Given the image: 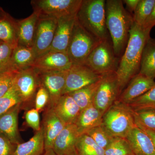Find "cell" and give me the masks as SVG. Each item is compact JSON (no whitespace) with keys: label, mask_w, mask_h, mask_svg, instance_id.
<instances>
[{"label":"cell","mask_w":155,"mask_h":155,"mask_svg":"<svg viewBox=\"0 0 155 155\" xmlns=\"http://www.w3.org/2000/svg\"><path fill=\"white\" fill-rule=\"evenodd\" d=\"M102 125L114 137L125 138L136 126L133 110L117 100L104 114Z\"/></svg>","instance_id":"obj_4"},{"label":"cell","mask_w":155,"mask_h":155,"mask_svg":"<svg viewBox=\"0 0 155 155\" xmlns=\"http://www.w3.org/2000/svg\"><path fill=\"white\" fill-rule=\"evenodd\" d=\"M17 145L12 143L8 137L0 133V155H13Z\"/></svg>","instance_id":"obj_39"},{"label":"cell","mask_w":155,"mask_h":155,"mask_svg":"<svg viewBox=\"0 0 155 155\" xmlns=\"http://www.w3.org/2000/svg\"><path fill=\"white\" fill-rule=\"evenodd\" d=\"M53 108L66 125L75 124L81 112L80 108L69 94L62 95Z\"/></svg>","instance_id":"obj_20"},{"label":"cell","mask_w":155,"mask_h":155,"mask_svg":"<svg viewBox=\"0 0 155 155\" xmlns=\"http://www.w3.org/2000/svg\"><path fill=\"white\" fill-rule=\"evenodd\" d=\"M75 149L78 155H105V150L86 134L78 137Z\"/></svg>","instance_id":"obj_29"},{"label":"cell","mask_w":155,"mask_h":155,"mask_svg":"<svg viewBox=\"0 0 155 155\" xmlns=\"http://www.w3.org/2000/svg\"><path fill=\"white\" fill-rule=\"evenodd\" d=\"M140 129L143 130L146 133H147L149 135V136L150 137L152 140L155 146V131L147 130V129H141V128H140Z\"/></svg>","instance_id":"obj_42"},{"label":"cell","mask_w":155,"mask_h":155,"mask_svg":"<svg viewBox=\"0 0 155 155\" xmlns=\"http://www.w3.org/2000/svg\"><path fill=\"white\" fill-rule=\"evenodd\" d=\"M72 66L67 53L48 51L37 58L31 67L40 70L67 71Z\"/></svg>","instance_id":"obj_16"},{"label":"cell","mask_w":155,"mask_h":155,"mask_svg":"<svg viewBox=\"0 0 155 155\" xmlns=\"http://www.w3.org/2000/svg\"><path fill=\"white\" fill-rule=\"evenodd\" d=\"M82 0H33L31 2L34 12L39 16L58 19L77 15Z\"/></svg>","instance_id":"obj_7"},{"label":"cell","mask_w":155,"mask_h":155,"mask_svg":"<svg viewBox=\"0 0 155 155\" xmlns=\"http://www.w3.org/2000/svg\"><path fill=\"white\" fill-rule=\"evenodd\" d=\"M121 93L116 72L104 74L95 94L94 105L104 114L117 101Z\"/></svg>","instance_id":"obj_9"},{"label":"cell","mask_w":155,"mask_h":155,"mask_svg":"<svg viewBox=\"0 0 155 155\" xmlns=\"http://www.w3.org/2000/svg\"><path fill=\"white\" fill-rule=\"evenodd\" d=\"M39 17L38 14L33 11L27 18L17 20L18 45L32 48Z\"/></svg>","instance_id":"obj_22"},{"label":"cell","mask_w":155,"mask_h":155,"mask_svg":"<svg viewBox=\"0 0 155 155\" xmlns=\"http://www.w3.org/2000/svg\"><path fill=\"white\" fill-rule=\"evenodd\" d=\"M101 78L95 83L68 94L73 98L80 108L81 111L83 110L93 104L95 94L99 86Z\"/></svg>","instance_id":"obj_27"},{"label":"cell","mask_w":155,"mask_h":155,"mask_svg":"<svg viewBox=\"0 0 155 155\" xmlns=\"http://www.w3.org/2000/svg\"><path fill=\"white\" fill-rule=\"evenodd\" d=\"M128 106L132 110L155 107V86L144 94L134 100Z\"/></svg>","instance_id":"obj_35"},{"label":"cell","mask_w":155,"mask_h":155,"mask_svg":"<svg viewBox=\"0 0 155 155\" xmlns=\"http://www.w3.org/2000/svg\"><path fill=\"white\" fill-rule=\"evenodd\" d=\"M132 110L136 126L155 131V107L140 108Z\"/></svg>","instance_id":"obj_28"},{"label":"cell","mask_w":155,"mask_h":155,"mask_svg":"<svg viewBox=\"0 0 155 155\" xmlns=\"http://www.w3.org/2000/svg\"><path fill=\"white\" fill-rule=\"evenodd\" d=\"M19 104H21V100L13 85L5 94L0 97V116Z\"/></svg>","instance_id":"obj_33"},{"label":"cell","mask_w":155,"mask_h":155,"mask_svg":"<svg viewBox=\"0 0 155 155\" xmlns=\"http://www.w3.org/2000/svg\"><path fill=\"white\" fill-rule=\"evenodd\" d=\"M76 19V15L58 19L54 40L49 51L67 53Z\"/></svg>","instance_id":"obj_15"},{"label":"cell","mask_w":155,"mask_h":155,"mask_svg":"<svg viewBox=\"0 0 155 155\" xmlns=\"http://www.w3.org/2000/svg\"><path fill=\"white\" fill-rule=\"evenodd\" d=\"M0 41L14 47L18 45L17 20L8 13L0 18Z\"/></svg>","instance_id":"obj_26"},{"label":"cell","mask_w":155,"mask_h":155,"mask_svg":"<svg viewBox=\"0 0 155 155\" xmlns=\"http://www.w3.org/2000/svg\"><path fill=\"white\" fill-rule=\"evenodd\" d=\"M106 26L110 35L114 53L118 58L124 53L133 25V16L127 12L120 0L105 3Z\"/></svg>","instance_id":"obj_2"},{"label":"cell","mask_w":155,"mask_h":155,"mask_svg":"<svg viewBox=\"0 0 155 155\" xmlns=\"http://www.w3.org/2000/svg\"><path fill=\"white\" fill-rule=\"evenodd\" d=\"M50 96L47 90L43 87H39L34 100L35 109L41 113L49 105Z\"/></svg>","instance_id":"obj_36"},{"label":"cell","mask_w":155,"mask_h":155,"mask_svg":"<svg viewBox=\"0 0 155 155\" xmlns=\"http://www.w3.org/2000/svg\"><path fill=\"white\" fill-rule=\"evenodd\" d=\"M35 69L38 77L40 85L44 87L49 94L50 102L47 107L53 108L63 95L68 70Z\"/></svg>","instance_id":"obj_10"},{"label":"cell","mask_w":155,"mask_h":155,"mask_svg":"<svg viewBox=\"0 0 155 155\" xmlns=\"http://www.w3.org/2000/svg\"><path fill=\"white\" fill-rule=\"evenodd\" d=\"M128 85L123 90L117 101L129 104L134 100L144 94L155 86V81L138 73L132 78Z\"/></svg>","instance_id":"obj_14"},{"label":"cell","mask_w":155,"mask_h":155,"mask_svg":"<svg viewBox=\"0 0 155 155\" xmlns=\"http://www.w3.org/2000/svg\"><path fill=\"white\" fill-rule=\"evenodd\" d=\"M2 43H3V42H2V41H0V45H1V44H2Z\"/></svg>","instance_id":"obj_46"},{"label":"cell","mask_w":155,"mask_h":155,"mask_svg":"<svg viewBox=\"0 0 155 155\" xmlns=\"http://www.w3.org/2000/svg\"><path fill=\"white\" fill-rule=\"evenodd\" d=\"M155 25V2L152 11L148 18L142 25L143 27L151 29Z\"/></svg>","instance_id":"obj_40"},{"label":"cell","mask_w":155,"mask_h":155,"mask_svg":"<svg viewBox=\"0 0 155 155\" xmlns=\"http://www.w3.org/2000/svg\"><path fill=\"white\" fill-rule=\"evenodd\" d=\"M119 62V58L114 53L113 45L106 40L101 42L93 50L84 65L97 74L103 75L116 72Z\"/></svg>","instance_id":"obj_6"},{"label":"cell","mask_w":155,"mask_h":155,"mask_svg":"<svg viewBox=\"0 0 155 155\" xmlns=\"http://www.w3.org/2000/svg\"><path fill=\"white\" fill-rule=\"evenodd\" d=\"M45 151L43 130L41 129L26 142L17 145L13 155H42Z\"/></svg>","instance_id":"obj_25"},{"label":"cell","mask_w":155,"mask_h":155,"mask_svg":"<svg viewBox=\"0 0 155 155\" xmlns=\"http://www.w3.org/2000/svg\"><path fill=\"white\" fill-rule=\"evenodd\" d=\"M79 136L75 124H67L56 138L53 149L58 155H68L76 150Z\"/></svg>","instance_id":"obj_18"},{"label":"cell","mask_w":155,"mask_h":155,"mask_svg":"<svg viewBox=\"0 0 155 155\" xmlns=\"http://www.w3.org/2000/svg\"><path fill=\"white\" fill-rule=\"evenodd\" d=\"M37 58L33 48L18 45L12 54L11 69L19 71L31 67Z\"/></svg>","instance_id":"obj_23"},{"label":"cell","mask_w":155,"mask_h":155,"mask_svg":"<svg viewBox=\"0 0 155 155\" xmlns=\"http://www.w3.org/2000/svg\"><path fill=\"white\" fill-rule=\"evenodd\" d=\"M58 19L39 16L37 23L33 48L37 57L49 51L52 43Z\"/></svg>","instance_id":"obj_11"},{"label":"cell","mask_w":155,"mask_h":155,"mask_svg":"<svg viewBox=\"0 0 155 155\" xmlns=\"http://www.w3.org/2000/svg\"><path fill=\"white\" fill-rule=\"evenodd\" d=\"M68 155H78V154L76 152V150L72 152V153H71L69 154Z\"/></svg>","instance_id":"obj_45"},{"label":"cell","mask_w":155,"mask_h":155,"mask_svg":"<svg viewBox=\"0 0 155 155\" xmlns=\"http://www.w3.org/2000/svg\"><path fill=\"white\" fill-rule=\"evenodd\" d=\"M140 0H125L123 1L127 9L130 12H134Z\"/></svg>","instance_id":"obj_41"},{"label":"cell","mask_w":155,"mask_h":155,"mask_svg":"<svg viewBox=\"0 0 155 155\" xmlns=\"http://www.w3.org/2000/svg\"><path fill=\"white\" fill-rule=\"evenodd\" d=\"M106 1L82 0L76 19L81 25L94 36L103 41L108 40L106 22Z\"/></svg>","instance_id":"obj_3"},{"label":"cell","mask_w":155,"mask_h":155,"mask_svg":"<svg viewBox=\"0 0 155 155\" xmlns=\"http://www.w3.org/2000/svg\"><path fill=\"white\" fill-rule=\"evenodd\" d=\"M139 73L152 79L155 78V39H148L145 45Z\"/></svg>","instance_id":"obj_24"},{"label":"cell","mask_w":155,"mask_h":155,"mask_svg":"<svg viewBox=\"0 0 155 155\" xmlns=\"http://www.w3.org/2000/svg\"><path fill=\"white\" fill-rule=\"evenodd\" d=\"M134 155H155V146L150 137L135 126L126 137Z\"/></svg>","instance_id":"obj_19"},{"label":"cell","mask_w":155,"mask_h":155,"mask_svg":"<svg viewBox=\"0 0 155 155\" xmlns=\"http://www.w3.org/2000/svg\"><path fill=\"white\" fill-rule=\"evenodd\" d=\"M155 0H140L134 11V21L142 26L152 11Z\"/></svg>","instance_id":"obj_31"},{"label":"cell","mask_w":155,"mask_h":155,"mask_svg":"<svg viewBox=\"0 0 155 155\" xmlns=\"http://www.w3.org/2000/svg\"><path fill=\"white\" fill-rule=\"evenodd\" d=\"M18 71H8L0 75V97L8 91L13 86L14 78Z\"/></svg>","instance_id":"obj_37"},{"label":"cell","mask_w":155,"mask_h":155,"mask_svg":"<svg viewBox=\"0 0 155 155\" xmlns=\"http://www.w3.org/2000/svg\"><path fill=\"white\" fill-rule=\"evenodd\" d=\"M7 13L4 11V10L1 7H0V18L4 17L5 16Z\"/></svg>","instance_id":"obj_44"},{"label":"cell","mask_w":155,"mask_h":155,"mask_svg":"<svg viewBox=\"0 0 155 155\" xmlns=\"http://www.w3.org/2000/svg\"><path fill=\"white\" fill-rule=\"evenodd\" d=\"M86 134L90 137L99 146L104 150L114 138L108 133L102 124L89 130Z\"/></svg>","instance_id":"obj_32"},{"label":"cell","mask_w":155,"mask_h":155,"mask_svg":"<svg viewBox=\"0 0 155 155\" xmlns=\"http://www.w3.org/2000/svg\"><path fill=\"white\" fill-rule=\"evenodd\" d=\"M105 155H134L126 138L114 137L105 149Z\"/></svg>","instance_id":"obj_30"},{"label":"cell","mask_w":155,"mask_h":155,"mask_svg":"<svg viewBox=\"0 0 155 155\" xmlns=\"http://www.w3.org/2000/svg\"><path fill=\"white\" fill-rule=\"evenodd\" d=\"M20 109L21 104H18L0 116V133L16 145L22 143L18 130V115Z\"/></svg>","instance_id":"obj_17"},{"label":"cell","mask_w":155,"mask_h":155,"mask_svg":"<svg viewBox=\"0 0 155 155\" xmlns=\"http://www.w3.org/2000/svg\"><path fill=\"white\" fill-rule=\"evenodd\" d=\"M102 75L97 74L85 65H72L67 72L63 95L68 94L100 80Z\"/></svg>","instance_id":"obj_12"},{"label":"cell","mask_w":155,"mask_h":155,"mask_svg":"<svg viewBox=\"0 0 155 155\" xmlns=\"http://www.w3.org/2000/svg\"><path fill=\"white\" fill-rule=\"evenodd\" d=\"M66 125L53 108L47 107L45 109L41 125L44 137L45 150L53 149L56 138Z\"/></svg>","instance_id":"obj_13"},{"label":"cell","mask_w":155,"mask_h":155,"mask_svg":"<svg viewBox=\"0 0 155 155\" xmlns=\"http://www.w3.org/2000/svg\"><path fill=\"white\" fill-rule=\"evenodd\" d=\"M39 113L35 108L28 110L25 114V122L28 126L36 132L41 129Z\"/></svg>","instance_id":"obj_38"},{"label":"cell","mask_w":155,"mask_h":155,"mask_svg":"<svg viewBox=\"0 0 155 155\" xmlns=\"http://www.w3.org/2000/svg\"><path fill=\"white\" fill-rule=\"evenodd\" d=\"M15 48L5 43L0 45V75L12 71L11 58Z\"/></svg>","instance_id":"obj_34"},{"label":"cell","mask_w":155,"mask_h":155,"mask_svg":"<svg viewBox=\"0 0 155 155\" xmlns=\"http://www.w3.org/2000/svg\"><path fill=\"white\" fill-rule=\"evenodd\" d=\"M101 41L84 28L76 19L67 51L72 65H84L90 54Z\"/></svg>","instance_id":"obj_5"},{"label":"cell","mask_w":155,"mask_h":155,"mask_svg":"<svg viewBox=\"0 0 155 155\" xmlns=\"http://www.w3.org/2000/svg\"><path fill=\"white\" fill-rule=\"evenodd\" d=\"M103 115L93 104L81 111L75 123L79 135L101 125Z\"/></svg>","instance_id":"obj_21"},{"label":"cell","mask_w":155,"mask_h":155,"mask_svg":"<svg viewBox=\"0 0 155 155\" xmlns=\"http://www.w3.org/2000/svg\"><path fill=\"white\" fill-rule=\"evenodd\" d=\"M151 30L135 22L131 26L128 42L116 72L121 93L139 72L143 50L150 37Z\"/></svg>","instance_id":"obj_1"},{"label":"cell","mask_w":155,"mask_h":155,"mask_svg":"<svg viewBox=\"0 0 155 155\" xmlns=\"http://www.w3.org/2000/svg\"><path fill=\"white\" fill-rule=\"evenodd\" d=\"M42 155H58L52 148L45 150L44 152Z\"/></svg>","instance_id":"obj_43"},{"label":"cell","mask_w":155,"mask_h":155,"mask_svg":"<svg viewBox=\"0 0 155 155\" xmlns=\"http://www.w3.org/2000/svg\"><path fill=\"white\" fill-rule=\"evenodd\" d=\"M13 85L21 100V109L30 108L34 102L40 86L35 69L31 67L18 71L14 78Z\"/></svg>","instance_id":"obj_8"}]
</instances>
